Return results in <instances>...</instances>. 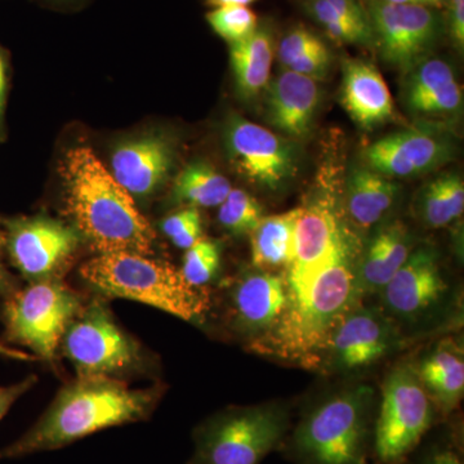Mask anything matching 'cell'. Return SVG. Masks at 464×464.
Here are the masks:
<instances>
[{
    "instance_id": "cell-18",
    "label": "cell",
    "mask_w": 464,
    "mask_h": 464,
    "mask_svg": "<svg viewBox=\"0 0 464 464\" xmlns=\"http://www.w3.org/2000/svg\"><path fill=\"white\" fill-rule=\"evenodd\" d=\"M173 161L174 145L166 134H145L114 150L111 174L132 197L148 198L166 181Z\"/></svg>"
},
{
    "instance_id": "cell-4",
    "label": "cell",
    "mask_w": 464,
    "mask_h": 464,
    "mask_svg": "<svg viewBox=\"0 0 464 464\" xmlns=\"http://www.w3.org/2000/svg\"><path fill=\"white\" fill-rule=\"evenodd\" d=\"M373 430V391L353 386L308 409L283 448L295 464H368Z\"/></svg>"
},
{
    "instance_id": "cell-1",
    "label": "cell",
    "mask_w": 464,
    "mask_h": 464,
    "mask_svg": "<svg viewBox=\"0 0 464 464\" xmlns=\"http://www.w3.org/2000/svg\"><path fill=\"white\" fill-rule=\"evenodd\" d=\"M362 249L353 232L337 256L304 288L286 293L288 299L279 322L264 337L249 343V350L304 368H320L325 362L333 332L364 297L357 280Z\"/></svg>"
},
{
    "instance_id": "cell-31",
    "label": "cell",
    "mask_w": 464,
    "mask_h": 464,
    "mask_svg": "<svg viewBox=\"0 0 464 464\" xmlns=\"http://www.w3.org/2000/svg\"><path fill=\"white\" fill-rule=\"evenodd\" d=\"M222 246L218 241L201 237L191 248L186 249L181 268L186 282L203 286L213 282L221 270Z\"/></svg>"
},
{
    "instance_id": "cell-32",
    "label": "cell",
    "mask_w": 464,
    "mask_h": 464,
    "mask_svg": "<svg viewBox=\"0 0 464 464\" xmlns=\"http://www.w3.org/2000/svg\"><path fill=\"white\" fill-rule=\"evenodd\" d=\"M207 20L215 33L230 44L248 38L258 27L257 14L246 5L217 7L207 14Z\"/></svg>"
},
{
    "instance_id": "cell-41",
    "label": "cell",
    "mask_w": 464,
    "mask_h": 464,
    "mask_svg": "<svg viewBox=\"0 0 464 464\" xmlns=\"http://www.w3.org/2000/svg\"><path fill=\"white\" fill-rule=\"evenodd\" d=\"M0 356L8 357V359L20 360V362H35V355L32 353H24V351L17 350V348H12L7 344L0 342Z\"/></svg>"
},
{
    "instance_id": "cell-16",
    "label": "cell",
    "mask_w": 464,
    "mask_h": 464,
    "mask_svg": "<svg viewBox=\"0 0 464 464\" xmlns=\"http://www.w3.org/2000/svg\"><path fill=\"white\" fill-rule=\"evenodd\" d=\"M398 344V332L377 308H353L333 332L325 362L340 371H359L381 362Z\"/></svg>"
},
{
    "instance_id": "cell-25",
    "label": "cell",
    "mask_w": 464,
    "mask_h": 464,
    "mask_svg": "<svg viewBox=\"0 0 464 464\" xmlns=\"http://www.w3.org/2000/svg\"><path fill=\"white\" fill-rule=\"evenodd\" d=\"M275 57L270 30L261 26L243 41L231 43L230 63L241 99L253 100L270 83Z\"/></svg>"
},
{
    "instance_id": "cell-3",
    "label": "cell",
    "mask_w": 464,
    "mask_h": 464,
    "mask_svg": "<svg viewBox=\"0 0 464 464\" xmlns=\"http://www.w3.org/2000/svg\"><path fill=\"white\" fill-rule=\"evenodd\" d=\"M61 177L76 230L94 249L142 256L152 252L155 234L148 219L90 148L69 150Z\"/></svg>"
},
{
    "instance_id": "cell-33",
    "label": "cell",
    "mask_w": 464,
    "mask_h": 464,
    "mask_svg": "<svg viewBox=\"0 0 464 464\" xmlns=\"http://www.w3.org/2000/svg\"><path fill=\"white\" fill-rule=\"evenodd\" d=\"M160 230L179 249H188L203 237V221L198 208H183L161 221Z\"/></svg>"
},
{
    "instance_id": "cell-19",
    "label": "cell",
    "mask_w": 464,
    "mask_h": 464,
    "mask_svg": "<svg viewBox=\"0 0 464 464\" xmlns=\"http://www.w3.org/2000/svg\"><path fill=\"white\" fill-rule=\"evenodd\" d=\"M406 74L404 99L411 114L441 121L462 112V87L447 61L426 58Z\"/></svg>"
},
{
    "instance_id": "cell-15",
    "label": "cell",
    "mask_w": 464,
    "mask_h": 464,
    "mask_svg": "<svg viewBox=\"0 0 464 464\" xmlns=\"http://www.w3.org/2000/svg\"><path fill=\"white\" fill-rule=\"evenodd\" d=\"M284 275L256 270L241 275L228 293V323L249 343L264 337L279 322L286 306Z\"/></svg>"
},
{
    "instance_id": "cell-40",
    "label": "cell",
    "mask_w": 464,
    "mask_h": 464,
    "mask_svg": "<svg viewBox=\"0 0 464 464\" xmlns=\"http://www.w3.org/2000/svg\"><path fill=\"white\" fill-rule=\"evenodd\" d=\"M5 91H7V72H5V61L0 51V125L5 115Z\"/></svg>"
},
{
    "instance_id": "cell-10",
    "label": "cell",
    "mask_w": 464,
    "mask_h": 464,
    "mask_svg": "<svg viewBox=\"0 0 464 464\" xmlns=\"http://www.w3.org/2000/svg\"><path fill=\"white\" fill-rule=\"evenodd\" d=\"M365 9L381 57L402 72L426 60L441 35V20L431 7L368 0Z\"/></svg>"
},
{
    "instance_id": "cell-24",
    "label": "cell",
    "mask_w": 464,
    "mask_h": 464,
    "mask_svg": "<svg viewBox=\"0 0 464 464\" xmlns=\"http://www.w3.org/2000/svg\"><path fill=\"white\" fill-rule=\"evenodd\" d=\"M400 186L393 179L368 167H355L348 174L346 210L348 218L362 228L380 224L398 199Z\"/></svg>"
},
{
    "instance_id": "cell-5",
    "label": "cell",
    "mask_w": 464,
    "mask_h": 464,
    "mask_svg": "<svg viewBox=\"0 0 464 464\" xmlns=\"http://www.w3.org/2000/svg\"><path fill=\"white\" fill-rule=\"evenodd\" d=\"M84 282L110 297L130 299L190 323H203L209 295L172 265L136 253H100L81 268Z\"/></svg>"
},
{
    "instance_id": "cell-14",
    "label": "cell",
    "mask_w": 464,
    "mask_h": 464,
    "mask_svg": "<svg viewBox=\"0 0 464 464\" xmlns=\"http://www.w3.org/2000/svg\"><path fill=\"white\" fill-rule=\"evenodd\" d=\"M454 155L447 134L431 128L399 130L362 151L365 167L387 179H411L444 166Z\"/></svg>"
},
{
    "instance_id": "cell-44",
    "label": "cell",
    "mask_w": 464,
    "mask_h": 464,
    "mask_svg": "<svg viewBox=\"0 0 464 464\" xmlns=\"http://www.w3.org/2000/svg\"><path fill=\"white\" fill-rule=\"evenodd\" d=\"M256 0H208L210 5L213 7H226V5H246L248 7Z\"/></svg>"
},
{
    "instance_id": "cell-36",
    "label": "cell",
    "mask_w": 464,
    "mask_h": 464,
    "mask_svg": "<svg viewBox=\"0 0 464 464\" xmlns=\"http://www.w3.org/2000/svg\"><path fill=\"white\" fill-rule=\"evenodd\" d=\"M35 383V375H29L25 380L17 382V383L9 384V386H0V420L7 415L14 402L21 396L25 395L27 391L32 390Z\"/></svg>"
},
{
    "instance_id": "cell-2",
    "label": "cell",
    "mask_w": 464,
    "mask_h": 464,
    "mask_svg": "<svg viewBox=\"0 0 464 464\" xmlns=\"http://www.w3.org/2000/svg\"><path fill=\"white\" fill-rule=\"evenodd\" d=\"M159 387L130 389L110 377H78L20 438L0 449V460L58 450L112 427L142 422L161 398Z\"/></svg>"
},
{
    "instance_id": "cell-28",
    "label": "cell",
    "mask_w": 464,
    "mask_h": 464,
    "mask_svg": "<svg viewBox=\"0 0 464 464\" xmlns=\"http://www.w3.org/2000/svg\"><path fill=\"white\" fill-rule=\"evenodd\" d=\"M417 215L427 227L440 228L462 217L464 182L459 173L449 172L427 183L417 200Z\"/></svg>"
},
{
    "instance_id": "cell-6",
    "label": "cell",
    "mask_w": 464,
    "mask_h": 464,
    "mask_svg": "<svg viewBox=\"0 0 464 464\" xmlns=\"http://www.w3.org/2000/svg\"><path fill=\"white\" fill-rule=\"evenodd\" d=\"M290 429L285 405L231 406L197 427L188 464H261L283 448Z\"/></svg>"
},
{
    "instance_id": "cell-17",
    "label": "cell",
    "mask_w": 464,
    "mask_h": 464,
    "mask_svg": "<svg viewBox=\"0 0 464 464\" xmlns=\"http://www.w3.org/2000/svg\"><path fill=\"white\" fill-rule=\"evenodd\" d=\"M448 290L432 246L411 250L401 267L381 290L389 313L399 317H415L439 304Z\"/></svg>"
},
{
    "instance_id": "cell-35",
    "label": "cell",
    "mask_w": 464,
    "mask_h": 464,
    "mask_svg": "<svg viewBox=\"0 0 464 464\" xmlns=\"http://www.w3.org/2000/svg\"><path fill=\"white\" fill-rule=\"evenodd\" d=\"M332 54L326 45L319 50L311 52L306 56L299 58L295 63H290L286 70L297 72V74L308 76L314 81H320L325 78L331 69Z\"/></svg>"
},
{
    "instance_id": "cell-11",
    "label": "cell",
    "mask_w": 464,
    "mask_h": 464,
    "mask_svg": "<svg viewBox=\"0 0 464 464\" xmlns=\"http://www.w3.org/2000/svg\"><path fill=\"white\" fill-rule=\"evenodd\" d=\"M353 232L342 218L337 201L328 192L301 207L295 226V256L284 273L286 293L304 288L337 256Z\"/></svg>"
},
{
    "instance_id": "cell-34",
    "label": "cell",
    "mask_w": 464,
    "mask_h": 464,
    "mask_svg": "<svg viewBox=\"0 0 464 464\" xmlns=\"http://www.w3.org/2000/svg\"><path fill=\"white\" fill-rule=\"evenodd\" d=\"M324 42L315 34L304 27H295L290 30L288 34L280 41L277 47V58L284 67H288L290 63L306 56L311 52L324 47Z\"/></svg>"
},
{
    "instance_id": "cell-21",
    "label": "cell",
    "mask_w": 464,
    "mask_h": 464,
    "mask_svg": "<svg viewBox=\"0 0 464 464\" xmlns=\"http://www.w3.org/2000/svg\"><path fill=\"white\" fill-rule=\"evenodd\" d=\"M341 103L353 121L364 130L386 123L395 106L380 70L362 58L344 60Z\"/></svg>"
},
{
    "instance_id": "cell-13",
    "label": "cell",
    "mask_w": 464,
    "mask_h": 464,
    "mask_svg": "<svg viewBox=\"0 0 464 464\" xmlns=\"http://www.w3.org/2000/svg\"><path fill=\"white\" fill-rule=\"evenodd\" d=\"M81 234L50 217L12 219L7 250L12 264L30 283L54 279L78 249Z\"/></svg>"
},
{
    "instance_id": "cell-8",
    "label": "cell",
    "mask_w": 464,
    "mask_h": 464,
    "mask_svg": "<svg viewBox=\"0 0 464 464\" xmlns=\"http://www.w3.org/2000/svg\"><path fill=\"white\" fill-rule=\"evenodd\" d=\"M83 307L74 290L57 279L30 283L5 299V334L8 341L33 351L36 359L52 362L67 328Z\"/></svg>"
},
{
    "instance_id": "cell-22",
    "label": "cell",
    "mask_w": 464,
    "mask_h": 464,
    "mask_svg": "<svg viewBox=\"0 0 464 464\" xmlns=\"http://www.w3.org/2000/svg\"><path fill=\"white\" fill-rule=\"evenodd\" d=\"M413 250L411 232L401 221L382 226L362 249L357 280L362 295L381 293Z\"/></svg>"
},
{
    "instance_id": "cell-9",
    "label": "cell",
    "mask_w": 464,
    "mask_h": 464,
    "mask_svg": "<svg viewBox=\"0 0 464 464\" xmlns=\"http://www.w3.org/2000/svg\"><path fill=\"white\" fill-rule=\"evenodd\" d=\"M60 347L78 377L116 378L136 371L145 360L139 342L119 325L101 301L82 308Z\"/></svg>"
},
{
    "instance_id": "cell-38",
    "label": "cell",
    "mask_w": 464,
    "mask_h": 464,
    "mask_svg": "<svg viewBox=\"0 0 464 464\" xmlns=\"http://www.w3.org/2000/svg\"><path fill=\"white\" fill-rule=\"evenodd\" d=\"M328 2L344 17L355 23L356 25L372 30L368 14H366V9L360 0H328Z\"/></svg>"
},
{
    "instance_id": "cell-42",
    "label": "cell",
    "mask_w": 464,
    "mask_h": 464,
    "mask_svg": "<svg viewBox=\"0 0 464 464\" xmlns=\"http://www.w3.org/2000/svg\"><path fill=\"white\" fill-rule=\"evenodd\" d=\"M16 290L17 289L14 288V283L12 282V277L9 276V274L5 271V266L2 264V257H0V295L7 299L9 295H14Z\"/></svg>"
},
{
    "instance_id": "cell-20",
    "label": "cell",
    "mask_w": 464,
    "mask_h": 464,
    "mask_svg": "<svg viewBox=\"0 0 464 464\" xmlns=\"http://www.w3.org/2000/svg\"><path fill=\"white\" fill-rule=\"evenodd\" d=\"M319 102L316 81L285 70L266 88V119L284 136L304 139L313 130Z\"/></svg>"
},
{
    "instance_id": "cell-7",
    "label": "cell",
    "mask_w": 464,
    "mask_h": 464,
    "mask_svg": "<svg viewBox=\"0 0 464 464\" xmlns=\"http://www.w3.org/2000/svg\"><path fill=\"white\" fill-rule=\"evenodd\" d=\"M436 413L417 368L411 362L395 366L384 381L374 420L372 457L375 463L408 462L431 430Z\"/></svg>"
},
{
    "instance_id": "cell-12",
    "label": "cell",
    "mask_w": 464,
    "mask_h": 464,
    "mask_svg": "<svg viewBox=\"0 0 464 464\" xmlns=\"http://www.w3.org/2000/svg\"><path fill=\"white\" fill-rule=\"evenodd\" d=\"M225 145L237 173L267 190L284 188L297 170V155L288 140L239 115L226 124Z\"/></svg>"
},
{
    "instance_id": "cell-37",
    "label": "cell",
    "mask_w": 464,
    "mask_h": 464,
    "mask_svg": "<svg viewBox=\"0 0 464 464\" xmlns=\"http://www.w3.org/2000/svg\"><path fill=\"white\" fill-rule=\"evenodd\" d=\"M418 464H463L459 448L453 444L435 445L424 453Z\"/></svg>"
},
{
    "instance_id": "cell-23",
    "label": "cell",
    "mask_w": 464,
    "mask_h": 464,
    "mask_svg": "<svg viewBox=\"0 0 464 464\" xmlns=\"http://www.w3.org/2000/svg\"><path fill=\"white\" fill-rule=\"evenodd\" d=\"M436 411L448 417L460 404L464 393V357L462 347L453 340L440 342L417 368Z\"/></svg>"
},
{
    "instance_id": "cell-27",
    "label": "cell",
    "mask_w": 464,
    "mask_h": 464,
    "mask_svg": "<svg viewBox=\"0 0 464 464\" xmlns=\"http://www.w3.org/2000/svg\"><path fill=\"white\" fill-rule=\"evenodd\" d=\"M231 191V183L206 161H192L183 168L173 183L172 199L191 208L221 206Z\"/></svg>"
},
{
    "instance_id": "cell-30",
    "label": "cell",
    "mask_w": 464,
    "mask_h": 464,
    "mask_svg": "<svg viewBox=\"0 0 464 464\" xmlns=\"http://www.w3.org/2000/svg\"><path fill=\"white\" fill-rule=\"evenodd\" d=\"M307 9L314 20H316L326 34L343 44L374 45L372 30L356 25L340 14L328 0H308Z\"/></svg>"
},
{
    "instance_id": "cell-26",
    "label": "cell",
    "mask_w": 464,
    "mask_h": 464,
    "mask_svg": "<svg viewBox=\"0 0 464 464\" xmlns=\"http://www.w3.org/2000/svg\"><path fill=\"white\" fill-rule=\"evenodd\" d=\"M301 207L280 215L265 217L250 237L252 264L258 270L289 267L295 256V226Z\"/></svg>"
},
{
    "instance_id": "cell-39",
    "label": "cell",
    "mask_w": 464,
    "mask_h": 464,
    "mask_svg": "<svg viewBox=\"0 0 464 464\" xmlns=\"http://www.w3.org/2000/svg\"><path fill=\"white\" fill-rule=\"evenodd\" d=\"M450 34L459 51L464 47V0H450Z\"/></svg>"
},
{
    "instance_id": "cell-43",
    "label": "cell",
    "mask_w": 464,
    "mask_h": 464,
    "mask_svg": "<svg viewBox=\"0 0 464 464\" xmlns=\"http://www.w3.org/2000/svg\"><path fill=\"white\" fill-rule=\"evenodd\" d=\"M386 2L395 3V5H426V7H439L444 3V0H386Z\"/></svg>"
},
{
    "instance_id": "cell-29",
    "label": "cell",
    "mask_w": 464,
    "mask_h": 464,
    "mask_svg": "<svg viewBox=\"0 0 464 464\" xmlns=\"http://www.w3.org/2000/svg\"><path fill=\"white\" fill-rule=\"evenodd\" d=\"M264 218L265 209L262 204L249 192L240 188H231L224 203L219 206V225L234 237L252 234Z\"/></svg>"
}]
</instances>
